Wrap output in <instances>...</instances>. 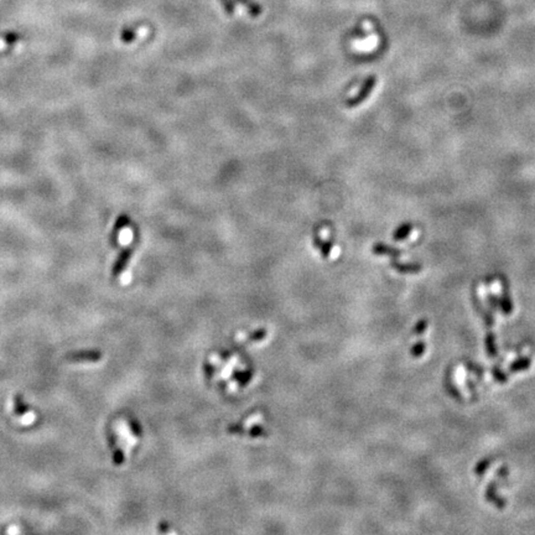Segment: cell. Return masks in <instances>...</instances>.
Here are the masks:
<instances>
[{"instance_id":"obj_10","label":"cell","mask_w":535,"mask_h":535,"mask_svg":"<svg viewBox=\"0 0 535 535\" xmlns=\"http://www.w3.org/2000/svg\"><path fill=\"white\" fill-rule=\"evenodd\" d=\"M18 40H19V35L16 33H10L5 36V41H7L8 44H14V42H16Z\"/></svg>"},{"instance_id":"obj_1","label":"cell","mask_w":535,"mask_h":535,"mask_svg":"<svg viewBox=\"0 0 535 535\" xmlns=\"http://www.w3.org/2000/svg\"><path fill=\"white\" fill-rule=\"evenodd\" d=\"M375 83H377V78H375L374 76L368 77V78L364 81L363 86L361 87L360 92H358L354 97H352V98H349L348 101H347V107L353 108V107H357V105H360L361 103H363V102L367 99V97L371 95L373 87L375 86Z\"/></svg>"},{"instance_id":"obj_8","label":"cell","mask_w":535,"mask_h":535,"mask_svg":"<svg viewBox=\"0 0 535 535\" xmlns=\"http://www.w3.org/2000/svg\"><path fill=\"white\" fill-rule=\"evenodd\" d=\"M221 4L223 5L224 10L228 15H233L234 14V3L232 0H221Z\"/></svg>"},{"instance_id":"obj_5","label":"cell","mask_w":535,"mask_h":535,"mask_svg":"<svg viewBox=\"0 0 535 535\" xmlns=\"http://www.w3.org/2000/svg\"><path fill=\"white\" fill-rule=\"evenodd\" d=\"M411 229H412V226L410 223L403 224V226H400L399 228L394 232V239L395 241H403V239H405L409 234H410Z\"/></svg>"},{"instance_id":"obj_9","label":"cell","mask_w":535,"mask_h":535,"mask_svg":"<svg viewBox=\"0 0 535 535\" xmlns=\"http://www.w3.org/2000/svg\"><path fill=\"white\" fill-rule=\"evenodd\" d=\"M331 247H332V242L331 241H327V242H325V243L321 244V247H320L321 253H322V255L325 258H329L330 253H331Z\"/></svg>"},{"instance_id":"obj_3","label":"cell","mask_w":535,"mask_h":535,"mask_svg":"<svg viewBox=\"0 0 535 535\" xmlns=\"http://www.w3.org/2000/svg\"><path fill=\"white\" fill-rule=\"evenodd\" d=\"M71 361H91V362H95L101 358V354L96 353V352H79V353L71 354L70 357Z\"/></svg>"},{"instance_id":"obj_4","label":"cell","mask_w":535,"mask_h":535,"mask_svg":"<svg viewBox=\"0 0 535 535\" xmlns=\"http://www.w3.org/2000/svg\"><path fill=\"white\" fill-rule=\"evenodd\" d=\"M235 2L241 3L242 5H244V7L248 9V13L253 16V18H257V16L260 15L261 11H263L260 5L257 4V3H254L253 0H235Z\"/></svg>"},{"instance_id":"obj_6","label":"cell","mask_w":535,"mask_h":535,"mask_svg":"<svg viewBox=\"0 0 535 535\" xmlns=\"http://www.w3.org/2000/svg\"><path fill=\"white\" fill-rule=\"evenodd\" d=\"M135 33H134L133 30L130 29H124L123 31H122V41L125 42V44H129V42H133L134 40H135Z\"/></svg>"},{"instance_id":"obj_7","label":"cell","mask_w":535,"mask_h":535,"mask_svg":"<svg viewBox=\"0 0 535 535\" xmlns=\"http://www.w3.org/2000/svg\"><path fill=\"white\" fill-rule=\"evenodd\" d=\"M129 223V220H128L127 216H121V217L118 218V221H116L115 226H114V234H116V233L119 232L122 228H123L124 226H127V224Z\"/></svg>"},{"instance_id":"obj_2","label":"cell","mask_w":535,"mask_h":535,"mask_svg":"<svg viewBox=\"0 0 535 535\" xmlns=\"http://www.w3.org/2000/svg\"><path fill=\"white\" fill-rule=\"evenodd\" d=\"M132 254H133V248H130V247L125 248L123 252L119 254V257L118 259H116L114 268H113V272H112L114 277H116V275H119L122 272H123L124 268L127 266L128 261H129L130 257H132Z\"/></svg>"}]
</instances>
